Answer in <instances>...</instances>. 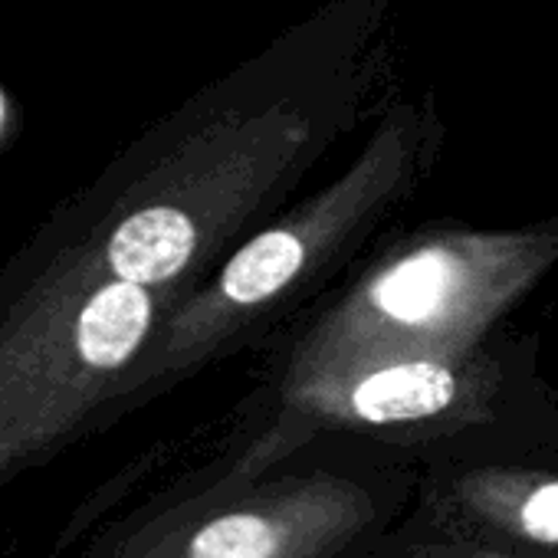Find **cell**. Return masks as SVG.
<instances>
[{"label":"cell","mask_w":558,"mask_h":558,"mask_svg":"<svg viewBox=\"0 0 558 558\" xmlns=\"http://www.w3.org/2000/svg\"><path fill=\"white\" fill-rule=\"evenodd\" d=\"M391 0H329L191 93L57 207L116 276L187 296L385 106Z\"/></svg>","instance_id":"6da1fadb"},{"label":"cell","mask_w":558,"mask_h":558,"mask_svg":"<svg viewBox=\"0 0 558 558\" xmlns=\"http://www.w3.org/2000/svg\"><path fill=\"white\" fill-rule=\"evenodd\" d=\"M444 145L447 122L434 93L388 99L339 178L233 246L201 287L171 306L106 411L276 326H293L342 283L408 210L430 181Z\"/></svg>","instance_id":"7a4b0ae2"},{"label":"cell","mask_w":558,"mask_h":558,"mask_svg":"<svg viewBox=\"0 0 558 558\" xmlns=\"http://www.w3.org/2000/svg\"><path fill=\"white\" fill-rule=\"evenodd\" d=\"M178 296L109 272L60 207L0 266V483L96 421Z\"/></svg>","instance_id":"3957f363"},{"label":"cell","mask_w":558,"mask_h":558,"mask_svg":"<svg viewBox=\"0 0 558 558\" xmlns=\"http://www.w3.org/2000/svg\"><path fill=\"white\" fill-rule=\"evenodd\" d=\"M558 266V214L522 227L424 223L368 253L300 319V375L466 352Z\"/></svg>","instance_id":"277c9868"},{"label":"cell","mask_w":558,"mask_h":558,"mask_svg":"<svg viewBox=\"0 0 558 558\" xmlns=\"http://www.w3.org/2000/svg\"><path fill=\"white\" fill-rule=\"evenodd\" d=\"M493 381L480 345L444 355H398L303 375V388L326 411L368 427L424 424L453 414L466 395Z\"/></svg>","instance_id":"5b68a950"},{"label":"cell","mask_w":558,"mask_h":558,"mask_svg":"<svg viewBox=\"0 0 558 558\" xmlns=\"http://www.w3.org/2000/svg\"><path fill=\"white\" fill-rule=\"evenodd\" d=\"M276 532L266 519L233 512L194 532L187 558H272Z\"/></svg>","instance_id":"8992f818"},{"label":"cell","mask_w":558,"mask_h":558,"mask_svg":"<svg viewBox=\"0 0 558 558\" xmlns=\"http://www.w3.org/2000/svg\"><path fill=\"white\" fill-rule=\"evenodd\" d=\"M522 525L538 542H558V483H545L525 499Z\"/></svg>","instance_id":"52a82bcc"},{"label":"cell","mask_w":558,"mask_h":558,"mask_svg":"<svg viewBox=\"0 0 558 558\" xmlns=\"http://www.w3.org/2000/svg\"><path fill=\"white\" fill-rule=\"evenodd\" d=\"M11 125H14V109H11L8 96H4V93H0V138H8Z\"/></svg>","instance_id":"ba28073f"}]
</instances>
